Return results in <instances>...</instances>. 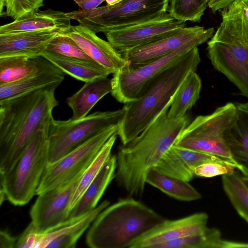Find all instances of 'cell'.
Here are the masks:
<instances>
[{"label": "cell", "instance_id": "1", "mask_svg": "<svg viewBox=\"0 0 248 248\" xmlns=\"http://www.w3.org/2000/svg\"><path fill=\"white\" fill-rule=\"evenodd\" d=\"M168 110L163 111L131 142L119 149L115 178L130 195L142 194L148 172L174 144L189 123L186 114L170 118L167 114Z\"/></svg>", "mask_w": 248, "mask_h": 248}, {"label": "cell", "instance_id": "2", "mask_svg": "<svg viewBox=\"0 0 248 248\" xmlns=\"http://www.w3.org/2000/svg\"><path fill=\"white\" fill-rule=\"evenodd\" d=\"M58 86L0 101V173L13 167L37 130L50 124L59 105L55 95Z\"/></svg>", "mask_w": 248, "mask_h": 248}, {"label": "cell", "instance_id": "3", "mask_svg": "<svg viewBox=\"0 0 248 248\" xmlns=\"http://www.w3.org/2000/svg\"><path fill=\"white\" fill-rule=\"evenodd\" d=\"M200 62L199 49L195 47L152 80L137 100L124 104L117 130L123 145L131 142L169 109L180 86L190 73L196 71Z\"/></svg>", "mask_w": 248, "mask_h": 248}, {"label": "cell", "instance_id": "4", "mask_svg": "<svg viewBox=\"0 0 248 248\" xmlns=\"http://www.w3.org/2000/svg\"><path fill=\"white\" fill-rule=\"evenodd\" d=\"M164 219L138 200L121 199L97 216L87 232L86 243L92 248H128L137 238Z\"/></svg>", "mask_w": 248, "mask_h": 248}, {"label": "cell", "instance_id": "5", "mask_svg": "<svg viewBox=\"0 0 248 248\" xmlns=\"http://www.w3.org/2000/svg\"><path fill=\"white\" fill-rule=\"evenodd\" d=\"M50 124L37 130L13 167L0 173V195L14 205H25L36 195L48 163Z\"/></svg>", "mask_w": 248, "mask_h": 248}, {"label": "cell", "instance_id": "6", "mask_svg": "<svg viewBox=\"0 0 248 248\" xmlns=\"http://www.w3.org/2000/svg\"><path fill=\"white\" fill-rule=\"evenodd\" d=\"M236 111L235 104L228 103L208 115L197 116L183 130L174 145L216 155L248 176L247 171L233 157L224 138Z\"/></svg>", "mask_w": 248, "mask_h": 248}, {"label": "cell", "instance_id": "7", "mask_svg": "<svg viewBox=\"0 0 248 248\" xmlns=\"http://www.w3.org/2000/svg\"><path fill=\"white\" fill-rule=\"evenodd\" d=\"M214 32L213 28H207L203 33L167 55L144 63H128L113 74L111 95L124 104L137 100L156 77L181 60L192 49L211 38Z\"/></svg>", "mask_w": 248, "mask_h": 248}, {"label": "cell", "instance_id": "8", "mask_svg": "<svg viewBox=\"0 0 248 248\" xmlns=\"http://www.w3.org/2000/svg\"><path fill=\"white\" fill-rule=\"evenodd\" d=\"M169 0H124L114 5L66 13L95 33L105 32L151 20L166 12Z\"/></svg>", "mask_w": 248, "mask_h": 248}, {"label": "cell", "instance_id": "9", "mask_svg": "<svg viewBox=\"0 0 248 248\" xmlns=\"http://www.w3.org/2000/svg\"><path fill=\"white\" fill-rule=\"evenodd\" d=\"M124 113L122 108L96 111L79 119L52 120L48 131V163L59 160L106 127L118 124Z\"/></svg>", "mask_w": 248, "mask_h": 248}, {"label": "cell", "instance_id": "10", "mask_svg": "<svg viewBox=\"0 0 248 248\" xmlns=\"http://www.w3.org/2000/svg\"><path fill=\"white\" fill-rule=\"evenodd\" d=\"M117 130L118 124L108 126L59 160L48 163L36 195L62 186L82 174L104 144Z\"/></svg>", "mask_w": 248, "mask_h": 248}, {"label": "cell", "instance_id": "11", "mask_svg": "<svg viewBox=\"0 0 248 248\" xmlns=\"http://www.w3.org/2000/svg\"><path fill=\"white\" fill-rule=\"evenodd\" d=\"M110 204L105 200L93 210L78 217H69L44 232L37 231L32 223L17 237L16 248H73L99 214Z\"/></svg>", "mask_w": 248, "mask_h": 248}, {"label": "cell", "instance_id": "12", "mask_svg": "<svg viewBox=\"0 0 248 248\" xmlns=\"http://www.w3.org/2000/svg\"><path fill=\"white\" fill-rule=\"evenodd\" d=\"M186 27L164 12L148 21L104 32L108 41L120 53L176 32Z\"/></svg>", "mask_w": 248, "mask_h": 248}, {"label": "cell", "instance_id": "13", "mask_svg": "<svg viewBox=\"0 0 248 248\" xmlns=\"http://www.w3.org/2000/svg\"><path fill=\"white\" fill-rule=\"evenodd\" d=\"M207 49L214 67L248 98V42L211 38Z\"/></svg>", "mask_w": 248, "mask_h": 248}, {"label": "cell", "instance_id": "14", "mask_svg": "<svg viewBox=\"0 0 248 248\" xmlns=\"http://www.w3.org/2000/svg\"><path fill=\"white\" fill-rule=\"evenodd\" d=\"M82 174L38 195L30 212L31 222L37 231H47L69 218L71 202Z\"/></svg>", "mask_w": 248, "mask_h": 248}, {"label": "cell", "instance_id": "15", "mask_svg": "<svg viewBox=\"0 0 248 248\" xmlns=\"http://www.w3.org/2000/svg\"><path fill=\"white\" fill-rule=\"evenodd\" d=\"M208 216L197 213L175 220L164 219L134 240L128 248H153L156 245L198 234L207 227Z\"/></svg>", "mask_w": 248, "mask_h": 248}, {"label": "cell", "instance_id": "16", "mask_svg": "<svg viewBox=\"0 0 248 248\" xmlns=\"http://www.w3.org/2000/svg\"><path fill=\"white\" fill-rule=\"evenodd\" d=\"M59 34L72 39L84 52L110 74H114L129 63L122 54L108 42L99 37L89 28L79 24Z\"/></svg>", "mask_w": 248, "mask_h": 248}, {"label": "cell", "instance_id": "17", "mask_svg": "<svg viewBox=\"0 0 248 248\" xmlns=\"http://www.w3.org/2000/svg\"><path fill=\"white\" fill-rule=\"evenodd\" d=\"M206 30L199 26L186 27L169 36L121 53L129 64L148 62L168 55Z\"/></svg>", "mask_w": 248, "mask_h": 248}, {"label": "cell", "instance_id": "18", "mask_svg": "<svg viewBox=\"0 0 248 248\" xmlns=\"http://www.w3.org/2000/svg\"><path fill=\"white\" fill-rule=\"evenodd\" d=\"M59 32L32 31L0 34V58L42 56Z\"/></svg>", "mask_w": 248, "mask_h": 248}, {"label": "cell", "instance_id": "19", "mask_svg": "<svg viewBox=\"0 0 248 248\" xmlns=\"http://www.w3.org/2000/svg\"><path fill=\"white\" fill-rule=\"evenodd\" d=\"M71 18L66 13L51 9L40 10L0 27V34L32 31H56L68 29Z\"/></svg>", "mask_w": 248, "mask_h": 248}, {"label": "cell", "instance_id": "20", "mask_svg": "<svg viewBox=\"0 0 248 248\" xmlns=\"http://www.w3.org/2000/svg\"><path fill=\"white\" fill-rule=\"evenodd\" d=\"M65 73L57 67L40 71L19 80L0 84V101L19 96L42 88L59 86Z\"/></svg>", "mask_w": 248, "mask_h": 248}, {"label": "cell", "instance_id": "21", "mask_svg": "<svg viewBox=\"0 0 248 248\" xmlns=\"http://www.w3.org/2000/svg\"><path fill=\"white\" fill-rule=\"evenodd\" d=\"M116 169V155H111L71 210L69 217L82 215L97 206L107 188L115 178Z\"/></svg>", "mask_w": 248, "mask_h": 248}, {"label": "cell", "instance_id": "22", "mask_svg": "<svg viewBox=\"0 0 248 248\" xmlns=\"http://www.w3.org/2000/svg\"><path fill=\"white\" fill-rule=\"evenodd\" d=\"M235 104V116L224 138L235 160L248 173V102Z\"/></svg>", "mask_w": 248, "mask_h": 248}, {"label": "cell", "instance_id": "23", "mask_svg": "<svg viewBox=\"0 0 248 248\" xmlns=\"http://www.w3.org/2000/svg\"><path fill=\"white\" fill-rule=\"evenodd\" d=\"M111 91V79L107 77L86 82L79 90L66 99V103L72 110V118L79 119L88 115L94 105Z\"/></svg>", "mask_w": 248, "mask_h": 248}, {"label": "cell", "instance_id": "24", "mask_svg": "<svg viewBox=\"0 0 248 248\" xmlns=\"http://www.w3.org/2000/svg\"><path fill=\"white\" fill-rule=\"evenodd\" d=\"M42 56L65 74L85 82L101 77H107L110 74L95 62L69 57L47 50L43 53Z\"/></svg>", "mask_w": 248, "mask_h": 248}, {"label": "cell", "instance_id": "25", "mask_svg": "<svg viewBox=\"0 0 248 248\" xmlns=\"http://www.w3.org/2000/svg\"><path fill=\"white\" fill-rule=\"evenodd\" d=\"M55 67L42 56L0 58V84L12 82L37 72Z\"/></svg>", "mask_w": 248, "mask_h": 248}, {"label": "cell", "instance_id": "26", "mask_svg": "<svg viewBox=\"0 0 248 248\" xmlns=\"http://www.w3.org/2000/svg\"><path fill=\"white\" fill-rule=\"evenodd\" d=\"M146 183L179 201L190 202L202 198L200 192L188 182L162 174L154 168L148 172Z\"/></svg>", "mask_w": 248, "mask_h": 248}, {"label": "cell", "instance_id": "27", "mask_svg": "<svg viewBox=\"0 0 248 248\" xmlns=\"http://www.w3.org/2000/svg\"><path fill=\"white\" fill-rule=\"evenodd\" d=\"M201 88L199 75L196 71L190 73L178 89L168 110V116L175 119L186 115L199 99Z\"/></svg>", "mask_w": 248, "mask_h": 248}, {"label": "cell", "instance_id": "28", "mask_svg": "<svg viewBox=\"0 0 248 248\" xmlns=\"http://www.w3.org/2000/svg\"><path fill=\"white\" fill-rule=\"evenodd\" d=\"M117 136V133L109 138L83 173L71 202L70 211L79 200L86 189L98 175L103 166L111 156V150L116 140Z\"/></svg>", "mask_w": 248, "mask_h": 248}, {"label": "cell", "instance_id": "29", "mask_svg": "<svg viewBox=\"0 0 248 248\" xmlns=\"http://www.w3.org/2000/svg\"><path fill=\"white\" fill-rule=\"evenodd\" d=\"M223 190L238 215L248 223V188L235 171L222 175Z\"/></svg>", "mask_w": 248, "mask_h": 248}, {"label": "cell", "instance_id": "30", "mask_svg": "<svg viewBox=\"0 0 248 248\" xmlns=\"http://www.w3.org/2000/svg\"><path fill=\"white\" fill-rule=\"evenodd\" d=\"M222 240L218 229L207 227L201 233L159 244L153 248H219Z\"/></svg>", "mask_w": 248, "mask_h": 248}, {"label": "cell", "instance_id": "31", "mask_svg": "<svg viewBox=\"0 0 248 248\" xmlns=\"http://www.w3.org/2000/svg\"><path fill=\"white\" fill-rule=\"evenodd\" d=\"M222 22L231 33L248 40V0H236L221 10Z\"/></svg>", "mask_w": 248, "mask_h": 248}, {"label": "cell", "instance_id": "32", "mask_svg": "<svg viewBox=\"0 0 248 248\" xmlns=\"http://www.w3.org/2000/svg\"><path fill=\"white\" fill-rule=\"evenodd\" d=\"M208 0H169L168 11L174 19L186 22H200Z\"/></svg>", "mask_w": 248, "mask_h": 248}, {"label": "cell", "instance_id": "33", "mask_svg": "<svg viewBox=\"0 0 248 248\" xmlns=\"http://www.w3.org/2000/svg\"><path fill=\"white\" fill-rule=\"evenodd\" d=\"M168 176L189 182L194 175L193 171L174 152L171 147L154 167Z\"/></svg>", "mask_w": 248, "mask_h": 248}, {"label": "cell", "instance_id": "34", "mask_svg": "<svg viewBox=\"0 0 248 248\" xmlns=\"http://www.w3.org/2000/svg\"><path fill=\"white\" fill-rule=\"evenodd\" d=\"M46 50L69 57L94 62L84 52L72 39L60 34L51 40Z\"/></svg>", "mask_w": 248, "mask_h": 248}, {"label": "cell", "instance_id": "35", "mask_svg": "<svg viewBox=\"0 0 248 248\" xmlns=\"http://www.w3.org/2000/svg\"><path fill=\"white\" fill-rule=\"evenodd\" d=\"M171 148L192 171L195 167L209 162L218 163L233 167L229 162L210 154L175 145H173Z\"/></svg>", "mask_w": 248, "mask_h": 248}, {"label": "cell", "instance_id": "36", "mask_svg": "<svg viewBox=\"0 0 248 248\" xmlns=\"http://www.w3.org/2000/svg\"><path fill=\"white\" fill-rule=\"evenodd\" d=\"M6 15L14 20L32 14L44 6V0H5Z\"/></svg>", "mask_w": 248, "mask_h": 248}, {"label": "cell", "instance_id": "37", "mask_svg": "<svg viewBox=\"0 0 248 248\" xmlns=\"http://www.w3.org/2000/svg\"><path fill=\"white\" fill-rule=\"evenodd\" d=\"M235 168L230 165L209 162L195 167L193 170V172L194 175L209 178L232 173L235 171Z\"/></svg>", "mask_w": 248, "mask_h": 248}, {"label": "cell", "instance_id": "38", "mask_svg": "<svg viewBox=\"0 0 248 248\" xmlns=\"http://www.w3.org/2000/svg\"><path fill=\"white\" fill-rule=\"evenodd\" d=\"M17 237H14L7 231L0 232V247L1 248H16Z\"/></svg>", "mask_w": 248, "mask_h": 248}, {"label": "cell", "instance_id": "39", "mask_svg": "<svg viewBox=\"0 0 248 248\" xmlns=\"http://www.w3.org/2000/svg\"><path fill=\"white\" fill-rule=\"evenodd\" d=\"M235 0H209L208 6L215 13L217 11L226 8Z\"/></svg>", "mask_w": 248, "mask_h": 248}, {"label": "cell", "instance_id": "40", "mask_svg": "<svg viewBox=\"0 0 248 248\" xmlns=\"http://www.w3.org/2000/svg\"><path fill=\"white\" fill-rule=\"evenodd\" d=\"M82 10H90L98 7L105 0H73Z\"/></svg>", "mask_w": 248, "mask_h": 248}, {"label": "cell", "instance_id": "41", "mask_svg": "<svg viewBox=\"0 0 248 248\" xmlns=\"http://www.w3.org/2000/svg\"><path fill=\"white\" fill-rule=\"evenodd\" d=\"M248 248V242H235L222 240L219 248Z\"/></svg>", "mask_w": 248, "mask_h": 248}, {"label": "cell", "instance_id": "42", "mask_svg": "<svg viewBox=\"0 0 248 248\" xmlns=\"http://www.w3.org/2000/svg\"><path fill=\"white\" fill-rule=\"evenodd\" d=\"M4 6H5V0H0V16H6V13L3 12Z\"/></svg>", "mask_w": 248, "mask_h": 248}, {"label": "cell", "instance_id": "43", "mask_svg": "<svg viewBox=\"0 0 248 248\" xmlns=\"http://www.w3.org/2000/svg\"><path fill=\"white\" fill-rule=\"evenodd\" d=\"M123 0H105L107 5L111 6L117 4Z\"/></svg>", "mask_w": 248, "mask_h": 248}, {"label": "cell", "instance_id": "44", "mask_svg": "<svg viewBox=\"0 0 248 248\" xmlns=\"http://www.w3.org/2000/svg\"><path fill=\"white\" fill-rule=\"evenodd\" d=\"M241 179L244 183V184L245 185V186H247V187L248 188V176H241Z\"/></svg>", "mask_w": 248, "mask_h": 248}, {"label": "cell", "instance_id": "45", "mask_svg": "<svg viewBox=\"0 0 248 248\" xmlns=\"http://www.w3.org/2000/svg\"><path fill=\"white\" fill-rule=\"evenodd\" d=\"M209 0H208V1H209Z\"/></svg>", "mask_w": 248, "mask_h": 248}]
</instances>
